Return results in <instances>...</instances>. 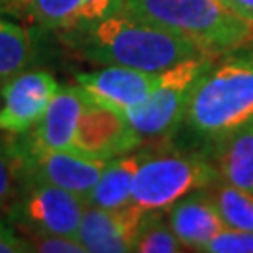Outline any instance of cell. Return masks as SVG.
<instances>
[{
  "label": "cell",
  "mask_w": 253,
  "mask_h": 253,
  "mask_svg": "<svg viewBox=\"0 0 253 253\" xmlns=\"http://www.w3.org/2000/svg\"><path fill=\"white\" fill-rule=\"evenodd\" d=\"M30 252L40 253H86L81 242L73 236L53 235V233H25Z\"/></svg>",
  "instance_id": "cell-22"
},
{
  "label": "cell",
  "mask_w": 253,
  "mask_h": 253,
  "mask_svg": "<svg viewBox=\"0 0 253 253\" xmlns=\"http://www.w3.org/2000/svg\"><path fill=\"white\" fill-rule=\"evenodd\" d=\"M34 53L36 49L30 30L0 15V83L28 70Z\"/></svg>",
  "instance_id": "cell-17"
},
{
  "label": "cell",
  "mask_w": 253,
  "mask_h": 253,
  "mask_svg": "<svg viewBox=\"0 0 253 253\" xmlns=\"http://www.w3.org/2000/svg\"><path fill=\"white\" fill-rule=\"evenodd\" d=\"M122 9L199 43L208 53L246 45L253 27L223 6L221 0H124Z\"/></svg>",
  "instance_id": "cell-3"
},
{
  "label": "cell",
  "mask_w": 253,
  "mask_h": 253,
  "mask_svg": "<svg viewBox=\"0 0 253 253\" xmlns=\"http://www.w3.org/2000/svg\"><path fill=\"white\" fill-rule=\"evenodd\" d=\"M221 180L253 193V120L205 148Z\"/></svg>",
  "instance_id": "cell-15"
},
{
  "label": "cell",
  "mask_w": 253,
  "mask_h": 253,
  "mask_svg": "<svg viewBox=\"0 0 253 253\" xmlns=\"http://www.w3.org/2000/svg\"><path fill=\"white\" fill-rule=\"evenodd\" d=\"M60 36L73 53L98 66H126L152 73L212 54L190 38L141 21L124 9L90 25L64 30Z\"/></svg>",
  "instance_id": "cell-1"
},
{
  "label": "cell",
  "mask_w": 253,
  "mask_h": 253,
  "mask_svg": "<svg viewBox=\"0 0 253 253\" xmlns=\"http://www.w3.org/2000/svg\"><path fill=\"white\" fill-rule=\"evenodd\" d=\"M231 13L253 27V0H221Z\"/></svg>",
  "instance_id": "cell-24"
},
{
  "label": "cell",
  "mask_w": 253,
  "mask_h": 253,
  "mask_svg": "<svg viewBox=\"0 0 253 253\" xmlns=\"http://www.w3.org/2000/svg\"><path fill=\"white\" fill-rule=\"evenodd\" d=\"M0 101H2V83H0Z\"/></svg>",
  "instance_id": "cell-25"
},
{
  "label": "cell",
  "mask_w": 253,
  "mask_h": 253,
  "mask_svg": "<svg viewBox=\"0 0 253 253\" xmlns=\"http://www.w3.org/2000/svg\"><path fill=\"white\" fill-rule=\"evenodd\" d=\"M146 150H133L109 160L86 205L100 208H124L131 203V191L139 165Z\"/></svg>",
  "instance_id": "cell-16"
},
{
  "label": "cell",
  "mask_w": 253,
  "mask_h": 253,
  "mask_svg": "<svg viewBox=\"0 0 253 253\" xmlns=\"http://www.w3.org/2000/svg\"><path fill=\"white\" fill-rule=\"evenodd\" d=\"M203 252L207 253H253V231L225 227L219 231Z\"/></svg>",
  "instance_id": "cell-21"
},
{
  "label": "cell",
  "mask_w": 253,
  "mask_h": 253,
  "mask_svg": "<svg viewBox=\"0 0 253 253\" xmlns=\"http://www.w3.org/2000/svg\"><path fill=\"white\" fill-rule=\"evenodd\" d=\"M160 77L162 72L152 73L126 66H105L94 72L77 73L75 81L88 100L124 115L148 100L158 86Z\"/></svg>",
  "instance_id": "cell-10"
},
{
  "label": "cell",
  "mask_w": 253,
  "mask_h": 253,
  "mask_svg": "<svg viewBox=\"0 0 253 253\" xmlns=\"http://www.w3.org/2000/svg\"><path fill=\"white\" fill-rule=\"evenodd\" d=\"M86 94L77 86H62L53 98L49 109L34 129H30V141L43 148L73 150L75 131L86 103Z\"/></svg>",
  "instance_id": "cell-14"
},
{
  "label": "cell",
  "mask_w": 253,
  "mask_h": 253,
  "mask_svg": "<svg viewBox=\"0 0 253 253\" xmlns=\"http://www.w3.org/2000/svg\"><path fill=\"white\" fill-rule=\"evenodd\" d=\"M143 216L145 212L133 205L124 208L86 205L77 229V240L88 253L133 252V240Z\"/></svg>",
  "instance_id": "cell-11"
},
{
  "label": "cell",
  "mask_w": 253,
  "mask_h": 253,
  "mask_svg": "<svg viewBox=\"0 0 253 253\" xmlns=\"http://www.w3.org/2000/svg\"><path fill=\"white\" fill-rule=\"evenodd\" d=\"M167 219L182 246L195 252H203L205 246L225 229L216 203L212 201L207 188L191 191L176 201L167 210Z\"/></svg>",
  "instance_id": "cell-13"
},
{
  "label": "cell",
  "mask_w": 253,
  "mask_h": 253,
  "mask_svg": "<svg viewBox=\"0 0 253 253\" xmlns=\"http://www.w3.org/2000/svg\"><path fill=\"white\" fill-rule=\"evenodd\" d=\"M84 207L86 203L72 191L21 174L17 195L6 214L23 233H53L77 238Z\"/></svg>",
  "instance_id": "cell-6"
},
{
  "label": "cell",
  "mask_w": 253,
  "mask_h": 253,
  "mask_svg": "<svg viewBox=\"0 0 253 253\" xmlns=\"http://www.w3.org/2000/svg\"><path fill=\"white\" fill-rule=\"evenodd\" d=\"M225 227L253 231V193L225 180H216L207 188Z\"/></svg>",
  "instance_id": "cell-18"
},
{
  "label": "cell",
  "mask_w": 253,
  "mask_h": 253,
  "mask_svg": "<svg viewBox=\"0 0 253 253\" xmlns=\"http://www.w3.org/2000/svg\"><path fill=\"white\" fill-rule=\"evenodd\" d=\"M212 60V54H201L162 72L160 83L148 100L124 113L127 124L143 145L167 141L178 131L186 117L191 90Z\"/></svg>",
  "instance_id": "cell-5"
},
{
  "label": "cell",
  "mask_w": 253,
  "mask_h": 253,
  "mask_svg": "<svg viewBox=\"0 0 253 253\" xmlns=\"http://www.w3.org/2000/svg\"><path fill=\"white\" fill-rule=\"evenodd\" d=\"M62 86L45 70H25L2 83L0 131L8 135H27L45 115Z\"/></svg>",
  "instance_id": "cell-8"
},
{
  "label": "cell",
  "mask_w": 253,
  "mask_h": 253,
  "mask_svg": "<svg viewBox=\"0 0 253 253\" xmlns=\"http://www.w3.org/2000/svg\"><path fill=\"white\" fill-rule=\"evenodd\" d=\"M219 180L205 150H146L135 174L131 203L143 212H167L191 191Z\"/></svg>",
  "instance_id": "cell-4"
},
{
  "label": "cell",
  "mask_w": 253,
  "mask_h": 253,
  "mask_svg": "<svg viewBox=\"0 0 253 253\" xmlns=\"http://www.w3.org/2000/svg\"><path fill=\"white\" fill-rule=\"evenodd\" d=\"M186 250L171 229L165 212H145L133 240V252L139 253H176Z\"/></svg>",
  "instance_id": "cell-19"
},
{
  "label": "cell",
  "mask_w": 253,
  "mask_h": 253,
  "mask_svg": "<svg viewBox=\"0 0 253 253\" xmlns=\"http://www.w3.org/2000/svg\"><path fill=\"white\" fill-rule=\"evenodd\" d=\"M13 141L19 162V174L45 180L58 186L88 203V197L100 180L107 162L94 160L75 150H53L30 141V137L17 135Z\"/></svg>",
  "instance_id": "cell-7"
},
{
  "label": "cell",
  "mask_w": 253,
  "mask_h": 253,
  "mask_svg": "<svg viewBox=\"0 0 253 253\" xmlns=\"http://www.w3.org/2000/svg\"><path fill=\"white\" fill-rule=\"evenodd\" d=\"M141 145V139L122 113L86 100L75 131V152L109 162L117 156L133 152Z\"/></svg>",
  "instance_id": "cell-9"
},
{
  "label": "cell",
  "mask_w": 253,
  "mask_h": 253,
  "mask_svg": "<svg viewBox=\"0 0 253 253\" xmlns=\"http://www.w3.org/2000/svg\"><path fill=\"white\" fill-rule=\"evenodd\" d=\"M212 60L190 96L182 126L207 146L253 120V49Z\"/></svg>",
  "instance_id": "cell-2"
},
{
  "label": "cell",
  "mask_w": 253,
  "mask_h": 253,
  "mask_svg": "<svg viewBox=\"0 0 253 253\" xmlns=\"http://www.w3.org/2000/svg\"><path fill=\"white\" fill-rule=\"evenodd\" d=\"M0 4L40 27L64 32L117 13L124 0H0Z\"/></svg>",
  "instance_id": "cell-12"
},
{
  "label": "cell",
  "mask_w": 253,
  "mask_h": 253,
  "mask_svg": "<svg viewBox=\"0 0 253 253\" xmlns=\"http://www.w3.org/2000/svg\"><path fill=\"white\" fill-rule=\"evenodd\" d=\"M30 246L25 236L15 231V227L0 219V253H27Z\"/></svg>",
  "instance_id": "cell-23"
},
{
  "label": "cell",
  "mask_w": 253,
  "mask_h": 253,
  "mask_svg": "<svg viewBox=\"0 0 253 253\" xmlns=\"http://www.w3.org/2000/svg\"><path fill=\"white\" fill-rule=\"evenodd\" d=\"M19 162L15 146L0 137V210H8L19 190Z\"/></svg>",
  "instance_id": "cell-20"
}]
</instances>
